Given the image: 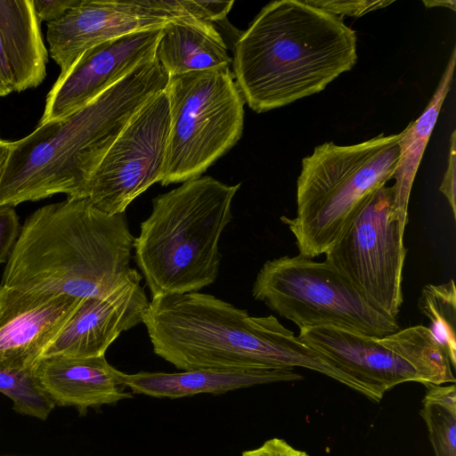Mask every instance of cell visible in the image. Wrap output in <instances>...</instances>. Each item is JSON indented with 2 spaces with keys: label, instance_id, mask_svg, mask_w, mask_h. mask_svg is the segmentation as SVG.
<instances>
[{
  "label": "cell",
  "instance_id": "6da1fadb",
  "mask_svg": "<svg viewBox=\"0 0 456 456\" xmlns=\"http://www.w3.org/2000/svg\"><path fill=\"white\" fill-rule=\"evenodd\" d=\"M145 325L154 353L182 370L305 368L362 395L368 387L304 343L273 315L255 317L213 295L152 297Z\"/></svg>",
  "mask_w": 456,
  "mask_h": 456
},
{
  "label": "cell",
  "instance_id": "7a4b0ae2",
  "mask_svg": "<svg viewBox=\"0 0 456 456\" xmlns=\"http://www.w3.org/2000/svg\"><path fill=\"white\" fill-rule=\"evenodd\" d=\"M167 81L155 58L81 109L11 142L0 181V206L15 207L59 193L69 200L87 198L89 181L111 144Z\"/></svg>",
  "mask_w": 456,
  "mask_h": 456
},
{
  "label": "cell",
  "instance_id": "3957f363",
  "mask_svg": "<svg viewBox=\"0 0 456 456\" xmlns=\"http://www.w3.org/2000/svg\"><path fill=\"white\" fill-rule=\"evenodd\" d=\"M356 61V34L340 17L277 0L239 36L232 65L245 102L262 113L322 91Z\"/></svg>",
  "mask_w": 456,
  "mask_h": 456
},
{
  "label": "cell",
  "instance_id": "277c9868",
  "mask_svg": "<svg viewBox=\"0 0 456 456\" xmlns=\"http://www.w3.org/2000/svg\"><path fill=\"white\" fill-rule=\"evenodd\" d=\"M134 240L125 213H104L87 198L44 206L24 222L2 284L78 298L107 295L133 270Z\"/></svg>",
  "mask_w": 456,
  "mask_h": 456
},
{
  "label": "cell",
  "instance_id": "5b68a950",
  "mask_svg": "<svg viewBox=\"0 0 456 456\" xmlns=\"http://www.w3.org/2000/svg\"><path fill=\"white\" fill-rule=\"evenodd\" d=\"M240 187L206 175L153 199L134 240V258L151 298L196 292L216 281L220 237Z\"/></svg>",
  "mask_w": 456,
  "mask_h": 456
},
{
  "label": "cell",
  "instance_id": "8992f818",
  "mask_svg": "<svg viewBox=\"0 0 456 456\" xmlns=\"http://www.w3.org/2000/svg\"><path fill=\"white\" fill-rule=\"evenodd\" d=\"M399 134L340 146L325 142L302 160L297 182V216L281 220L299 254L314 258L336 242L362 201L393 178Z\"/></svg>",
  "mask_w": 456,
  "mask_h": 456
},
{
  "label": "cell",
  "instance_id": "52a82bcc",
  "mask_svg": "<svg viewBox=\"0 0 456 456\" xmlns=\"http://www.w3.org/2000/svg\"><path fill=\"white\" fill-rule=\"evenodd\" d=\"M170 127L160 183L198 178L240 140L245 101L230 68L169 76Z\"/></svg>",
  "mask_w": 456,
  "mask_h": 456
},
{
  "label": "cell",
  "instance_id": "ba28073f",
  "mask_svg": "<svg viewBox=\"0 0 456 456\" xmlns=\"http://www.w3.org/2000/svg\"><path fill=\"white\" fill-rule=\"evenodd\" d=\"M252 296L299 330L335 326L379 338L401 330L396 319L374 309L328 261L301 254L267 260Z\"/></svg>",
  "mask_w": 456,
  "mask_h": 456
},
{
  "label": "cell",
  "instance_id": "9c48e42d",
  "mask_svg": "<svg viewBox=\"0 0 456 456\" xmlns=\"http://www.w3.org/2000/svg\"><path fill=\"white\" fill-rule=\"evenodd\" d=\"M406 224L396 216L392 186L383 185L360 204L326 258L381 314L396 319L403 303Z\"/></svg>",
  "mask_w": 456,
  "mask_h": 456
},
{
  "label": "cell",
  "instance_id": "30bf717a",
  "mask_svg": "<svg viewBox=\"0 0 456 456\" xmlns=\"http://www.w3.org/2000/svg\"><path fill=\"white\" fill-rule=\"evenodd\" d=\"M170 127L164 91L129 120L94 170L87 199L101 211L125 213L127 206L162 176Z\"/></svg>",
  "mask_w": 456,
  "mask_h": 456
},
{
  "label": "cell",
  "instance_id": "8fae6325",
  "mask_svg": "<svg viewBox=\"0 0 456 456\" xmlns=\"http://www.w3.org/2000/svg\"><path fill=\"white\" fill-rule=\"evenodd\" d=\"M197 0H80L60 20L47 23L51 57L61 68L70 69L89 48L131 33L162 28L185 18L202 19Z\"/></svg>",
  "mask_w": 456,
  "mask_h": 456
},
{
  "label": "cell",
  "instance_id": "7c38bea8",
  "mask_svg": "<svg viewBox=\"0 0 456 456\" xmlns=\"http://www.w3.org/2000/svg\"><path fill=\"white\" fill-rule=\"evenodd\" d=\"M162 30L137 31L84 52L48 93L38 125L69 116L139 66L155 60Z\"/></svg>",
  "mask_w": 456,
  "mask_h": 456
},
{
  "label": "cell",
  "instance_id": "4fadbf2b",
  "mask_svg": "<svg viewBox=\"0 0 456 456\" xmlns=\"http://www.w3.org/2000/svg\"><path fill=\"white\" fill-rule=\"evenodd\" d=\"M85 298L0 285V370L33 371Z\"/></svg>",
  "mask_w": 456,
  "mask_h": 456
},
{
  "label": "cell",
  "instance_id": "5bb4252c",
  "mask_svg": "<svg viewBox=\"0 0 456 456\" xmlns=\"http://www.w3.org/2000/svg\"><path fill=\"white\" fill-rule=\"evenodd\" d=\"M136 269L114 290L83 299L42 357L87 358L105 355L123 332L142 322L149 300Z\"/></svg>",
  "mask_w": 456,
  "mask_h": 456
},
{
  "label": "cell",
  "instance_id": "9a60e30c",
  "mask_svg": "<svg viewBox=\"0 0 456 456\" xmlns=\"http://www.w3.org/2000/svg\"><path fill=\"white\" fill-rule=\"evenodd\" d=\"M298 338L329 358L338 369L380 395L404 382L425 385L423 378L404 359L367 336L335 326L300 330Z\"/></svg>",
  "mask_w": 456,
  "mask_h": 456
},
{
  "label": "cell",
  "instance_id": "2e32d148",
  "mask_svg": "<svg viewBox=\"0 0 456 456\" xmlns=\"http://www.w3.org/2000/svg\"><path fill=\"white\" fill-rule=\"evenodd\" d=\"M33 374L55 406L75 407L81 414L89 407L133 397L132 393L122 389L125 373L111 366L105 355L45 356L37 362Z\"/></svg>",
  "mask_w": 456,
  "mask_h": 456
},
{
  "label": "cell",
  "instance_id": "e0dca14e",
  "mask_svg": "<svg viewBox=\"0 0 456 456\" xmlns=\"http://www.w3.org/2000/svg\"><path fill=\"white\" fill-rule=\"evenodd\" d=\"M302 379L303 376L291 368L249 371L190 370L172 373L151 371L125 373L123 384L135 394L176 399L198 394H224L256 385L295 381Z\"/></svg>",
  "mask_w": 456,
  "mask_h": 456
},
{
  "label": "cell",
  "instance_id": "ac0fdd59",
  "mask_svg": "<svg viewBox=\"0 0 456 456\" xmlns=\"http://www.w3.org/2000/svg\"><path fill=\"white\" fill-rule=\"evenodd\" d=\"M0 36L14 91L38 86L48 57L33 0H0Z\"/></svg>",
  "mask_w": 456,
  "mask_h": 456
},
{
  "label": "cell",
  "instance_id": "d6986e66",
  "mask_svg": "<svg viewBox=\"0 0 456 456\" xmlns=\"http://www.w3.org/2000/svg\"><path fill=\"white\" fill-rule=\"evenodd\" d=\"M226 44L212 22L196 18L163 28L156 58L167 76L230 68Z\"/></svg>",
  "mask_w": 456,
  "mask_h": 456
},
{
  "label": "cell",
  "instance_id": "ffe728a7",
  "mask_svg": "<svg viewBox=\"0 0 456 456\" xmlns=\"http://www.w3.org/2000/svg\"><path fill=\"white\" fill-rule=\"evenodd\" d=\"M456 64L453 48L439 84L423 113L399 134V159L393 178L394 208L400 220L407 224L411 190L431 133L444 99L451 88Z\"/></svg>",
  "mask_w": 456,
  "mask_h": 456
},
{
  "label": "cell",
  "instance_id": "44dd1931",
  "mask_svg": "<svg viewBox=\"0 0 456 456\" xmlns=\"http://www.w3.org/2000/svg\"><path fill=\"white\" fill-rule=\"evenodd\" d=\"M378 341L407 361L423 378L424 386L455 383L450 359L428 327L399 330Z\"/></svg>",
  "mask_w": 456,
  "mask_h": 456
},
{
  "label": "cell",
  "instance_id": "7402d4cb",
  "mask_svg": "<svg viewBox=\"0 0 456 456\" xmlns=\"http://www.w3.org/2000/svg\"><path fill=\"white\" fill-rule=\"evenodd\" d=\"M426 387L419 413L426 423L435 455L456 456L455 383Z\"/></svg>",
  "mask_w": 456,
  "mask_h": 456
},
{
  "label": "cell",
  "instance_id": "603a6c76",
  "mask_svg": "<svg viewBox=\"0 0 456 456\" xmlns=\"http://www.w3.org/2000/svg\"><path fill=\"white\" fill-rule=\"evenodd\" d=\"M418 307L429 321L428 327L456 367V289L453 280L438 285L423 287Z\"/></svg>",
  "mask_w": 456,
  "mask_h": 456
},
{
  "label": "cell",
  "instance_id": "cb8c5ba5",
  "mask_svg": "<svg viewBox=\"0 0 456 456\" xmlns=\"http://www.w3.org/2000/svg\"><path fill=\"white\" fill-rule=\"evenodd\" d=\"M0 392L12 401L20 414L45 420L54 403L39 387L33 371L0 370Z\"/></svg>",
  "mask_w": 456,
  "mask_h": 456
},
{
  "label": "cell",
  "instance_id": "d4e9b609",
  "mask_svg": "<svg viewBox=\"0 0 456 456\" xmlns=\"http://www.w3.org/2000/svg\"><path fill=\"white\" fill-rule=\"evenodd\" d=\"M306 4L322 9L336 16L359 17L367 12L384 8L393 1H369V0H332L314 1L304 0ZM339 17V16H338Z\"/></svg>",
  "mask_w": 456,
  "mask_h": 456
},
{
  "label": "cell",
  "instance_id": "484cf974",
  "mask_svg": "<svg viewBox=\"0 0 456 456\" xmlns=\"http://www.w3.org/2000/svg\"><path fill=\"white\" fill-rule=\"evenodd\" d=\"M19 232V217L13 207L0 206V265L8 260Z\"/></svg>",
  "mask_w": 456,
  "mask_h": 456
},
{
  "label": "cell",
  "instance_id": "4316f807",
  "mask_svg": "<svg viewBox=\"0 0 456 456\" xmlns=\"http://www.w3.org/2000/svg\"><path fill=\"white\" fill-rule=\"evenodd\" d=\"M455 172H456V132L453 131L450 139V152L448 165L443 176L439 191L444 195L451 207L453 218H456L455 197Z\"/></svg>",
  "mask_w": 456,
  "mask_h": 456
},
{
  "label": "cell",
  "instance_id": "83f0119b",
  "mask_svg": "<svg viewBox=\"0 0 456 456\" xmlns=\"http://www.w3.org/2000/svg\"><path fill=\"white\" fill-rule=\"evenodd\" d=\"M80 0H33L35 12L39 21L47 23L55 21L63 17L69 10L74 8Z\"/></svg>",
  "mask_w": 456,
  "mask_h": 456
},
{
  "label": "cell",
  "instance_id": "f1b7e54d",
  "mask_svg": "<svg viewBox=\"0 0 456 456\" xmlns=\"http://www.w3.org/2000/svg\"><path fill=\"white\" fill-rule=\"evenodd\" d=\"M241 456H309L281 438H271L257 448L244 451Z\"/></svg>",
  "mask_w": 456,
  "mask_h": 456
},
{
  "label": "cell",
  "instance_id": "f546056e",
  "mask_svg": "<svg viewBox=\"0 0 456 456\" xmlns=\"http://www.w3.org/2000/svg\"><path fill=\"white\" fill-rule=\"evenodd\" d=\"M12 91H14V89L12 72L0 36V97L7 95Z\"/></svg>",
  "mask_w": 456,
  "mask_h": 456
},
{
  "label": "cell",
  "instance_id": "4dcf8cb0",
  "mask_svg": "<svg viewBox=\"0 0 456 456\" xmlns=\"http://www.w3.org/2000/svg\"><path fill=\"white\" fill-rule=\"evenodd\" d=\"M11 142L0 138V181L3 176L7 159L10 154Z\"/></svg>",
  "mask_w": 456,
  "mask_h": 456
},
{
  "label": "cell",
  "instance_id": "1f68e13d",
  "mask_svg": "<svg viewBox=\"0 0 456 456\" xmlns=\"http://www.w3.org/2000/svg\"><path fill=\"white\" fill-rule=\"evenodd\" d=\"M423 4H425V6L427 8L442 6V7H446V8L452 9V11L456 10V8H455L456 3L453 0H449V1H446V0L426 1L425 0V1H423Z\"/></svg>",
  "mask_w": 456,
  "mask_h": 456
}]
</instances>
